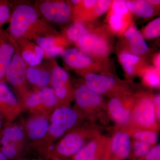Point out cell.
<instances>
[{
    "instance_id": "6da1fadb",
    "label": "cell",
    "mask_w": 160,
    "mask_h": 160,
    "mask_svg": "<svg viewBox=\"0 0 160 160\" xmlns=\"http://www.w3.org/2000/svg\"><path fill=\"white\" fill-rule=\"evenodd\" d=\"M85 120L82 115L75 107L55 108L49 116V128L46 135L32 146L41 158L46 160L55 144L69 130Z\"/></svg>"
},
{
    "instance_id": "7a4b0ae2",
    "label": "cell",
    "mask_w": 160,
    "mask_h": 160,
    "mask_svg": "<svg viewBox=\"0 0 160 160\" xmlns=\"http://www.w3.org/2000/svg\"><path fill=\"white\" fill-rule=\"evenodd\" d=\"M94 123L84 122L69 130L55 144L46 160H65L72 158L89 141L101 134Z\"/></svg>"
},
{
    "instance_id": "3957f363",
    "label": "cell",
    "mask_w": 160,
    "mask_h": 160,
    "mask_svg": "<svg viewBox=\"0 0 160 160\" xmlns=\"http://www.w3.org/2000/svg\"><path fill=\"white\" fill-rule=\"evenodd\" d=\"M159 127L153 99L144 97L133 104L129 124L123 129L128 132L135 130L158 132Z\"/></svg>"
},
{
    "instance_id": "277c9868",
    "label": "cell",
    "mask_w": 160,
    "mask_h": 160,
    "mask_svg": "<svg viewBox=\"0 0 160 160\" xmlns=\"http://www.w3.org/2000/svg\"><path fill=\"white\" fill-rule=\"evenodd\" d=\"M73 98L76 108L82 115L85 120L93 123L97 119L102 118L106 112L102 96L92 91L86 85H82L75 89Z\"/></svg>"
},
{
    "instance_id": "5b68a950",
    "label": "cell",
    "mask_w": 160,
    "mask_h": 160,
    "mask_svg": "<svg viewBox=\"0 0 160 160\" xmlns=\"http://www.w3.org/2000/svg\"><path fill=\"white\" fill-rule=\"evenodd\" d=\"M27 141L22 126L5 124L0 135V150L8 160L16 159L26 149Z\"/></svg>"
},
{
    "instance_id": "8992f818",
    "label": "cell",
    "mask_w": 160,
    "mask_h": 160,
    "mask_svg": "<svg viewBox=\"0 0 160 160\" xmlns=\"http://www.w3.org/2000/svg\"><path fill=\"white\" fill-rule=\"evenodd\" d=\"M23 109L30 113H40L50 116L56 108L58 100L51 87L38 89L26 93L21 101Z\"/></svg>"
},
{
    "instance_id": "52a82bcc",
    "label": "cell",
    "mask_w": 160,
    "mask_h": 160,
    "mask_svg": "<svg viewBox=\"0 0 160 160\" xmlns=\"http://www.w3.org/2000/svg\"><path fill=\"white\" fill-rule=\"evenodd\" d=\"M24 110L21 101L5 82H0V115L4 125L14 122Z\"/></svg>"
},
{
    "instance_id": "ba28073f",
    "label": "cell",
    "mask_w": 160,
    "mask_h": 160,
    "mask_svg": "<svg viewBox=\"0 0 160 160\" xmlns=\"http://www.w3.org/2000/svg\"><path fill=\"white\" fill-rule=\"evenodd\" d=\"M36 11L31 6L21 5L17 7L12 15L9 32L13 37L19 38L37 19Z\"/></svg>"
},
{
    "instance_id": "9c48e42d",
    "label": "cell",
    "mask_w": 160,
    "mask_h": 160,
    "mask_svg": "<svg viewBox=\"0 0 160 160\" xmlns=\"http://www.w3.org/2000/svg\"><path fill=\"white\" fill-rule=\"evenodd\" d=\"M50 84L57 99L56 108L70 106L74 93L70 88L67 72L61 67H56L52 73Z\"/></svg>"
},
{
    "instance_id": "30bf717a",
    "label": "cell",
    "mask_w": 160,
    "mask_h": 160,
    "mask_svg": "<svg viewBox=\"0 0 160 160\" xmlns=\"http://www.w3.org/2000/svg\"><path fill=\"white\" fill-rule=\"evenodd\" d=\"M111 138L101 134L89 141L71 160H104L109 153Z\"/></svg>"
},
{
    "instance_id": "8fae6325",
    "label": "cell",
    "mask_w": 160,
    "mask_h": 160,
    "mask_svg": "<svg viewBox=\"0 0 160 160\" xmlns=\"http://www.w3.org/2000/svg\"><path fill=\"white\" fill-rule=\"evenodd\" d=\"M49 116L40 113H30L22 125L27 140L32 145L45 137L49 126Z\"/></svg>"
},
{
    "instance_id": "7c38bea8",
    "label": "cell",
    "mask_w": 160,
    "mask_h": 160,
    "mask_svg": "<svg viewBox=\"0 0 160 160\" xmlns=\"http://www.w3.org/2000/svg\"><path fill=\"white\" fill-rule=\"evenodd\" d=\"M132 138L127 130L120 129L111 138L110 149L105 160H125L131 152Z\"/></svg>"
},
{
    "instance_id": "4fadbf2b",
    "label": "cell",
    "mask_w": 160,
    "mask_h": 160,
    "mask_svg": "<svg viewBox=\"0 0 160 160\" xmlns=\"http://www.w3.org/2000/svg\"><path fill=\"white\" fill-rule=\"evenodd\" d=\"M26 69L22 56L16 53L13 54L6 74V81L12 87L19 89L22 93V97L26 93L24 88L26 80Z\"/></svg>"
},
{
    "instance_id": "5bb4252c",
    "label": "cell",
    "mask_w": 160,
    "mask_h": 160,
    "mask_svg": "<svg viewBox=\"0 0 160 160\" xmlns=\"http://www.w3.org/2000/svg\"><path fill=\"white\" fill-rule=\"evenodd\" d=\"M134 103H126L118 97L112 98L106 106V112L117 125L126 128L130 121Z\"/></svg>"
},
{
    "instance_id": "9a60e30c",
    "label": "cell",
    "mask_w": 160,
    "mask_h": 160,
    "mask_svg": "<svg viewBox=\"0 0 160 160\" xmlns=\"http://www.w3.org/2000/svg\"><path fill=\"white\" fill-rule=\"evenodd\" d=\"M40 9L47 19L54 23L67 22L71 15L70 8L65 2L46 1L41 4Z\"/></svg>"
},
{
    "instance_id": "2e32d148",
    "label": "cell",
    "mask_w": 160,
    "mask_h": 160,
    "mask_svg": "<svg viewBox=\"0 0 160 160\" xmlns=\"http://www.w3.org/2000/svg\"><path fill=\"white\" fill-rule=\"evenodd\" d=\"M77 43L81 51L86 54L102 56L109 52V46L106 40L96 35L88 33Z\"/></svg>"
},
{
    "instance_id": "e0dca14e",
    "label": "cell",
    "mask_w": 160,
    "mask_h": 160,
    "mask_svg": "<svg viewBox=\"0 0 160 160\" xmlns=\"http://www.w3.org/2000/svg\"><path fill=\"white\" fill-rule=\"evenodd\" d=\"M85 82L86 87L101 96L111 91L116 85V80L112 77L92 73L86 75Z\"/></svg>"
},
{
    "instance_id": "ac0fdd59",
    "label": "cell",
    "mask_w": 160,
    "mask_h": 160,
    "mask_svg": "<svg viewBox=\"0 0 160 160\" xmlns=\"http://www.w3.org/2000/svg\"><path fill=\"white\" fill-rule=\"evenodd\" d=\"M61 55L68 66L75 69L86 68L92 62V59L89 56L75 48L63 50Z\"/></svg>"
},
{
    "instance_id": "d6986e66",
    "label": "cell",
    "mask_w": 160,
    "mask_h": 160,
    "mask_svg": "<svg viewBox=\"0 0 160 160\" xmlns=\"http://www.w3.org/2000/svg\"><path fill=\"white\" fill-rule=\"evenodd\" d=\"M125 36L135 54L138 56L144 54L149 50L148 44L142 34L135 26L128 28L125 32Z\"/></svg>"
},
{
    "instance_id": "ffe728a7",
    "label": "cell",
    "mask_w": 160,
    "mask_h": 160,
    "mask_svg": "<svg viewBox=\"0 0 160 160\" xmlns=\"http://www.w3.org/2000/svg\"><path fill=\"white\" fill-rule=\"evenodd\" d=\"M26 78L30 84L40 89L48 87L51 82V75L47 71L31 66L26 69Z\"/></svg>"
},
{
    "instance_id": "44dd1931",
    "label": "cell",
    "mask_w": 160,
    "mask_h": 160,
    "mask_svg": "<svg viewBox=\"0 0 160 160\" xmlns=\"http://www.w3.org/2000/svg\"><path fill=\"white\" fill-rule=\"evenodd\" d=\"M14 52V47L11 44L6 42L0 44V82H5L6 70Z\"/></svg>"
},
{
    "instance_id": "7402d4cb",
    "label": "cell",
    "mask_w": 160,
    "mask_h": 160,
    "mask_svg": "<svg viewBox=\"0 0 160 160\" xmlns=\"http://www.w3.org/2000/svg\"><path fill=\"white\" fill-rule=\"evenodd\" d=\"M129 10L133 14L142 18H149L154 12L152 5L147 1L143 0L129 1L127 2Z\"/></svg>"
},
{
    "instance_id": "603a6c76",
    "label": "cell",
    "mask_w": 160,
    "mask_h": 160,
    "mask_svg": "<svg viewBox=\"0 0 160 160\" xmlns=\"http://www.w3.org/2000/svg\"><path fill=\"white\" fill-rule=\"evenodd\" d=\"M38 46H39L44 53L49 57H55L61 54L63 51L61 46L56 45L55 41L53 38L40 37L36 40Z\"/></svg>"
},
{
    "instance_id": "cb8c5ba5",
    "label": "cell",
    "mask_w": 160,
    "mask_h": 160,
    "mask_svg": "<svg viewBox=\"0 0 160 160\" xmlns=\"http://www.w3.org/2000/svg\"><path fill=\"white\" fill-rule=\"evenodd\" d=\"M128 132L133 139L142 141L152 146L156 145L158 139V132L148 130H135Z\"/></svg>"
},
{
    "instance_id": "d4e9b609",
    "label": "cell",
    "mask_w": 160,
    "mask_h": 160,
    "mask_svg": "<svg viewBox=\"0 0 160 160\" xmlns=\"http://www.w3.org/2000/svg\"><path fill=\"white\" fill-rule=\"evenodd\" d=\"M44 52L39 46H35L34 51L26 50L23 52L22 57L24 62L28 63L31 67L39 65L44 56Z\"/></svg>"
},
{
    "instance_id": "484cf974",
    "label": "cell",
    "mask_w": 160,
    "mask_h": 160,
    "mask_svg": "<svg viewBox=\"0 0 160 160\" xmlns=\"http://www.w3.org/2000/svg\"><path fill=\"white\" fill-rule=\"evenodd\" d=\"M153 146L142 141L132 139L130 155L131 154L132 157L136 160H138L145 156Z\"/></svg>"
},
{
    "instance_id": "4316f807",
    "label": "cell",
    "mask_w": 160,
    "mask_h": 160,
    "mask_svg": "<svg viewBox=\"0 0 160 160\" xmlns=\"http://www.w3.org/2000/svg\"><path fill=\"white\" fill-rule=\"evenodd\" d=\"M138 56L124 52L120 54L119 60L123 68L126 73L129 75H132L134 73V67L140 61Z\"/></svg>"
},
{
    "instance_id": "83f0119b",
    "label": "cell",
    "mask_w": 160,
    "mask_h": 160,
    "mask_svg": "<svg viewBox=\"0 0 160 160\" xmlns=\"http://www.w3.org/2000/svg\"><path fill=\"white\" fill-rule=\"evenodd\" d=\"M89 33L87 29L83 24L80 22L74 23L67 31V36L70 41L77 42L85 35Z\"/></svg>"
},
{
    "instance_id": "f1b7e54d",
    "label": "cell",
    "mask_w": 160,
    "mask_h": 160,
    "mask_svg": "<svg viewBox=\"0 0 160 160\" xmlns=\"http://www.w3.org/2000/svg\"><path fill=\"white\" fill-rule=\"evenodd\" d=\"M145 36L148 38L152 39L160 35V18L153 20L147 25L144 30Z\"/></svg>"
},
{
    "instance_id": "f546056e",
    "label": "cell",
    "mask_w": 160,
    "mask_h": 160,
    "mask_svg": "<svg viewBox=\"0 0 160 160\" xmlns=\"http://www.w3.org/2000/svg\"><path fill=\"white\" fill-rule=\"evenodd\" d=\"M144 80L151 87H158L160 86L159 77L154 70L147 71L144 75Z\"/></svg>"
},
{
    "instance_id": "4dcf8cb0",
    "label": "cell",
    "mask_w": 160,
    "mask_h": 160,
    "mask_svg": "<svg viewBox=\"0 0 160 160\" xmlns=\"http://www.w3.org/2000/svg\"><path fill=\"white\" fill-rule=\"evenodd\" d=\"M112 6L114 11V13L122 16L126 14L129 11L127 2L123 0H116L113 1Z\"/></svg>"
},
{
    "instance_id": "1f68e13d",
    "label": "cell",
    "mask_w": 160,
    "mask_h": 160,
    "mask_svg": "<svg viewBox=\"0 0 160 160\" xmlns=\"http://www.w3.org/2000/svg\"><path fill=\"white\" fill-rule=\"evenodd\" d=\"M109 22L110 26L115 31H120L124 26L122 16L113 13L109 18Z\"/></svg>"
},
{
    "instance_id": "d6a6232c",
    "label": "cell",
    "mask_w": 160,
    "mask_h": 160,
    "mask_svg": "<svg viewBox=\"0 0 160 160\" xmlns=\"http://www.w3.org/2000/svg\"><path fill=\"white\" fill-rule=\"evenodd\" d=\"M111 1L109 0H99L97 1L95 6V12L98 15L104 14L109 9L111 4Z\"/></svg>"
},
{
    "instance_id": "836d02e7",
    "label": "cell",
    "mask_w": 160,
    "mask_h": 160,
    "mask_svg": "<svg viewBox=\"0 0 160 160\" xmlns=\"http://www.w3.org/2000/svg\"><path fill=\"white\" fill-rule=\"evenodd\" d=\"M10 11L8 5L0 3V25L7 22L9 18Z\"/></svg>"
},
{
    "instance_id": "e575fe53",
    "label": "cell",
    "mask_w": 160,
    "mask_h": 160,
    "mask_svg": "<svg viewBox=\"0 0 160 160\" xmlns=\"http://www.w3.org/2000/svg\"><path fill=\"white\" fill-rule=\"evenodd\" d=\"M154 103L155 111L156 117L157 121L159 125L160 121V94L156 95L152 98Z\"/></svg>"
},
{
    "instance_id": "d590c367",
    "label": "cell",
    "mask_w": 160,
    "mask_h": 160,
    "mask_svg": "<svg viewBox=\"0 0 160 160\" xmlns=\"http://www.w3.org/2000/svg\"><path fill=\"white\" fill-rule=\"evenodd\" d=\"M96 2L97 1H94V0H85L83 1V4L84 6L86 8L90 9L95 6Z\"/></svg>"
},
{
    "instance_id": "8d00e7d4",
    "label": "cell",
    "mask_w": 160,
    "mask_h": 160,
    "mask_svg": "<svg viewBox=\"0 0 160 160\" xmlns=\"http://www.w3.org/2000/svg\"><path fill=\"white\" fill-rule=\"evenodd\" d=\"M147 1L151 5H159L160 3L159 0H149V1Z\"/></svg>"
},
{
    "instance_id": "74e56055",
    "label": "cell",
    "mask_w": 160,
    "mask_h": 160,
    "mask_svg": "<svg viewBox=\"0 0 160 160\" xmlns=\"http://www.w3.org/2000/svg\"><path fill=\"white\" fill-rule=\"evenodd\" d=\"M0 160H9L1 150H0Z\"/></svg>"
},
{
    "instance_id": "f35d334b",
    "label": "cell",
    "mask_w": 160,
    "mask_h": 160,
    "mask_svg": "<svg viewBox=\"0 0 160 160\" xmlns=\"http://www.w3.org/2000/svg\"><path fill=\"white\" fill-rule=\"evenodd\" d=\"M3 126H4V124H3L2 120L1 115H0V135L2 133V131Z\"/></svg>"
},
{
    "instance_id": "ab89813d",
    "label": "cell",
    "mask_w": 160,
    "mask_h": 160,
    "mask_svg": "<svg viewBox=\"0 0 160 160\" xmlns=\"http://www.w3.org/2000/svg\"><path fill=\"white\" fill-rule=\"evenodd\" d=\"M160 55H158L155 60V64L158 67H160Z\"/></svg>"
},
{
    "instance_id": "60d3db41",
    "label": "cell",
    "mask_w": 160,
    "mask_h": 160,
    "mask_svg": "<svg viewBox=\"0 0 160 160\" xmlns=\"http://www.w3.org/2000/svg\"><path fill=\"white\" fill-rule=\"evenodd\" d=\"M71 2L73 4L76 5V4H78L81 2V1H80V0H72Z\"/></svg>"
}]
</instances>
